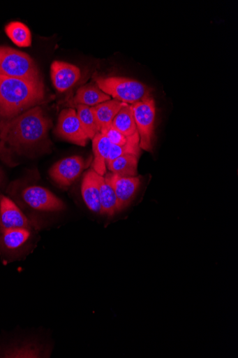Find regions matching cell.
<instances>
[{
  "label": "cell",
  "instance_id": "obj_12",
  "mask_svg": "<svg viewBox=\"0 0 238 358\" xmlns=\"http://www.w3.org/2000/svg\"><path fill=\"white\" fill-rule=\"evenodd\" d=\"M101 176L92 169L84 176L82 184V194L89 209L94 213L101 214L100 203L99 180Z\"/></svg>",
  "mask_w": 238,
  "mask_h": 358
},
{
  "label": "cell",
  "instance_id": "obj_17",
  "mask_svg": "<svg viewBox=\"0 0 238 358\" xmlns=\"http://www.w3.org/2000/svg\"><path fill=\"white\" fill-rule=\"evenodd\" d=\"M100 203L101 214L113 216L119 212L116 193L112 185L104 176L99 180Z\"/></svg>",
  "mask_w": 238,
  "mask_h": 358
},
{
  "label": "cell",
  "instance_id": "obj_16",
  "mask_svg": "<svg viewBox=\"0 0 238 358\" xmlns=\"http://www.w3.org/2000/svg\"><path fill=\"white\" fill-rule=\"evenodd\" d=\"M125 104L126 103L110 100L91 108L99 132L101 129L112 124L114 117Z\"/></svg>",
  "mask_w": 238,
  "mask_h": 358
},
{
  "label": "cell",
  "instance_id": "obj_23",
  "mask_svg": "<svg viewBox=\"0 0 238 358\" xmlns=\"http://www.w3.org/2000/svg\"><path fill=\"white\" fill-rule=\"evenodd\" d=\"M100 134L104 135L110 141L112 145H123L128 142L126 137L123 136L112 124L101 129Z\"/></svg>",
  "mask_w": 238,
  "mask_h": 358
},
{
  "label": "cell",
  "instance_id": "obj_10",
  "mask_svg": "<svg viewBox=\"0 0 238 358\" xmlns=\"http://www.w3.org/2000/svg\"><path fill=\"white\" fill-rule=\"evenodd\" d=\"M51 78L56 90L64 92L72 88L79 81L81 71L75 64L54 61L51 65Z\"/></svg>",
  "mask_w": 238,
  "mask_h": 358
},
{
  "label": "cell",
  "instance_id": "obj_21",
  "mask_svg": "<svg viewBox=\"0 0 238 358\" xmlns=\"http://www.w3.org/2000/svg\"><path fill=\"white\" fill-rule=\"evenodd\" d=\"M84 131L89 140H92L99 132L91 108L85 106H75Z\"/></svg>",
  "mask_w": 238,
  "mask_h": 358
},
{
  "label": "cell",
  "instance_id": "obj_22",
  "mask_svg": "<svg viewBox=\"0 0 238 358\" xmlns=\"http://www.w3.org/2000/svg\"><path fill=\"white\" fill-rule=\"evenodd\" d=\"M140 149L141 148L140 144L134 143L130 141H128L125 145H112L110 152L107 160V166L110 164L113 160L124 155L133 154L140 156Z\"/></svg>",
  "mask_w": 238,
  "mask_h": 358
},
{
  "label": "cell",
  "instance_id": "obj_13",
  "mask_svg": "<svg viewBox=\"0 0 238 358\" xmlns=\"http://www.w3.org/2000/svg\"><path fill=\"white\" fill-rule=\"evenodd\" d=\"M112 125L128 141L140 144V137L131 105L125 104L114 117Z\"/></svg>",
  "mask_w": 238,
  "mask_h": 358
},
{
  "label": "cell",
  "instance_id": "obj_2",
  "mask_svg": "<svg viewBox=\"0 0 238 358\" xmlns=\"http://www.w3.org/2000/svg\"><path fill=\"white\" fill-rule=\"evenodd\" d=\"M46 101L43 80L31 81L0 76V116L13 118Z\"/></svg>",
  "mask_w": 238,
  "mask_h": 358
},
{
  "label": "cell",
  "instance_id": "obj_20",
  "mask_svg": "<svg viewBox=\"0 0 238 358\" xmlns=\"http://www.w3.org/2000/svg\"><path fill=\"white\" fill-rule=\"evenodd\" d=\"M9 38L20 48L31 45V34L29 27L20 22H12L6 27Z\"/></svg>",
  "mask_w": 238,
  "mask_h": 358
},
{
  "label": "cell",
  "instance_id": "obj_11",
  "mask_svg": "<svg viewBox=\"0 0 238 358\" xmlns=\"http://www.w3.org/2000/svg\"><path fill=\"white\" fill-rule=\"evenodd\" d=\"M28 218L11 199L0 197V230L27 229L30 230Z\"/></svg>",
  "mask_w": 238,
  "mask_h": 358
},
{
  "label": "cell",
  "instance_id": "obj_5",
  "mask_svg": "<svg viewBox=\"0 0 238 358\" xmlns=\"http://www.w3.org/2000/svg\"><path fill=\"white\" fill-rule=\"evenodd\" d=\"M140 137V148L146 151L152 150L154 122L156 118V106L152 97L142 102L131 106Z\"/></svg>",
  "mask_w": 238,
  "mask_h": 358
},
{
  "label": "cell",
  "instance_id": "obj_19",
  "mask_svg": "<svg viewBox=\"0 0 238 358\" xmlns=\"http://www.w3.org/2000/svg\"><path fill=\"white\" fill-rule=\"evenodd\" d=\"M30 236L27 229L0 230V245L8 251H15L23 247Z\"/></svg>",
  "mask_w": 238,
  "mask_h": 358
},
{
  "label": "cell",
  "instance_id": "obj_9",
  "mask_svg": "<svg viewBox=\"0 0 238 358\" xmlns=\"http://www.w3.org/2000/svg\"><path fill=\"white\" fill-rule=\"evenodd\" d=\"M110 182L117 195L119 211L126 208L133 201L141 185L140 177L124 178L112 173L104 176Z\"/></svg>",
  "mask_w": 238,
  "mask_h": 358
},
{
  "label": "cell",
  "instance_id": "obj_1",
  "mask_svg": "<svg viewBox=\"0 0 238 358\" xmlns=\"http://www.w3.org/2000/svg\"><path fill=\"white\" fill-rule=\"evenodd\" d=\"M52 121L40 106L11 119L0 121V152H16L35 146L47 137Z\"/></svg>",
  "mask_w": 238,
  "mask_h": 358
},
{
  "label": "cell",
  "instance_id": "obj_4",
  "mask_svg": "<svg viewBox=\"0 0 238 358\" xmlns=\"http://www.w3.org/2000/svg\"><path fill=\"white\" fill-rule=\"evenodd\" d=\"M0 76L31 81L43 80L37 64L27 54L0 47Z\"/></svg>",
  "mask_w": 238,
  "mask_h": 358
},
{
  "label": "cell",
  "instance_id": "obj_7",
  "mask_svg": "<svg viewBox=\"0 0 238 358\" xmlns=\"http://www.w3.org/2000/svg\"><path fill=\"white\" fill-rule=\"evenodd\" d=\"M22 199L29 208L36 210L54 212L66 208L52 192L40 186L25 188L22 192Z\"/></svg>",
  "mask_w": 238,
  "mask_h": 358
},
{
  "label": "cell",
  "instance_id": "obj_3",
  "mask_svg": "<svg viewBox=\"0 0 238 358\" xmlns=\"http://www.w3.org/2000/svg\"><path fill=\"white\" fill-rule=\"evenodd\" d=\"M96 85L114 100L133 105L151 97L152 89L144 83L126 78L96 77Z\"/></svg>",
  "mask_w": 238,
  "mask_h": 358
},
{
  "label": "cell",
  "instance_id": "obj_18",
  "mask_svg": "<svg viewBox=\"0 0 238 358\" xmlns=\"http://www.w3.org/2000/svg\"><path fill=\"white\" fill-rule=\"evenodd\" d=\"M138 157L133 154L124 155L113 160L107 167L111 173L120 177H137Z\"/></svg>",
  "mask_w": 238,
  "mask_h": 358
},
{
  "label": "cell",
  "instance_id": "obj_14",
  "mask_svg": "<svg viewBox=\"0 0 238 358\" xmlns=\"http://www.w3.org/2000/svg\"><path fill=\"white\" fill-rule=\"evenodd\" d=\"M92 147L94 155L92 169L99 176H105L112 143L104 135L98 133L92 139Z\"/></svg>",
  "mask_w": 238,
  "mask_h": 358
},
{
  "label": "cell",
  "instance_id": "obj_8",
  "mask_svg": "<svg viewBox=\"0 0 238 358\" xmlns=\"http://www.w3.org/2000/svg\"><path fill=\"white\" fill-rule=\"evenodd\" d=\"M85 169V162L80 156L64 158L51 169L50 175L61 187H70L80 176Z\"/></svg>",
  "mask_w": 238,
  "mask_h": 358
},
{
  "label": "cell",
  "instance_id": "obj_15",
  "mask_svg": "<svg viewBox=\"0 0 238 358\" xmlns=\"http://www.w3.org/2000/svg\"><path fill=\"white\" fill-rule=\"evenodd\" d=\"M110 100L111 96L95 83L81 87L76 93L73 103L74 106L81 105L92 108Z\"/></svg>",
  "mask_w": 238,
  "mask_h": 358
},
{
  "label": "cell",
  "instance_id": "obj_6",
  "mask_svg": "<svg viewBox=\"0 0 238 358\" xmlns=\"http://www.w3.org/2000/svg\"><path fill=\"white\" fill-rule=\"evenodd\" d=\"M55 132L61 139L80 146H86L89 141L77 110L73 108L64 109L61 112Z\"/></svg>",
  "mask_w": 238,
  "mask_h": 358
}]
</instances>
